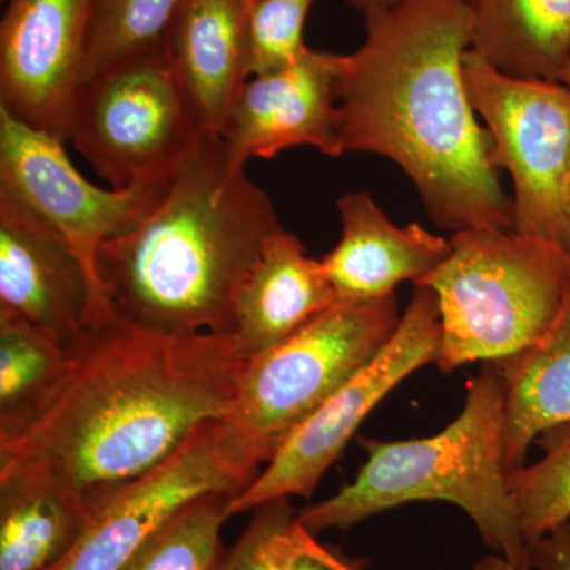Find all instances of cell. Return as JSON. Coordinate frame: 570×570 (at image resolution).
<instances>
[{"label":"cell","mask_w":570,"mask_h":570,"mask_svg":"<svg viewBox=\"0 0 570 570\" xmlns=\"http://www.w3.org/2000/svg\"><path fill=\"white\" fill-rule=\"evenodd\" d=\"M69 352L47 404L0 439V482L47 483L92 513L170 459L195 428L227 417L247 363L234 336L151 332L111 307Z\"/></svg>","instance_id":"6da1fadb"},{"label":"cell","mask_w":570,"mask_h":570,"mask_svg":"<svg viewBox=\"0 0 570 570\" xmlns=\"http://www.w3.org/2000/svg\"><path fill=\"white\" fill-rule=\"evenodd\" d=\"M365 28L337 80L343 151L395 163L438 227L513 230L493 140L464 85L472 45L466 2L400 0L366 13Z\"/></svg>","instance_id":"7a4b0ae2"},{"label":"cell","mask_w":570,"mask_h":570,"mask_svg":"<svg viewBox=\"0 0 570 570\" xmlns=\"http://www.w3.org/2000/svg\"><path fill=\"white\" fill-rule=\"evenodd\" d=\"M281 227L246 164L208 137L148 216L99 247L97 277L112 313L129 324L234 336L239 295Z\"/></svg>","instance_id":"3957f363"},{"label":"cell","mask_w":570,"mask_h":570,"mask_svg":"<svg viewBox=\"0 0 570 570\" xmlns=\"http://www.w3.org/2000/svg\"><path fill=\"white\" fill-rule=\"evenodd\" d=\"M360 445L367 456L354 482L296 512L307 532L346 531L409 502L444 501L466 513L494 553L528 562L509 494L502 385L493 363L472 379L459 417L438 434L406 441L362 438Z\"/></svg>","instance_id":"277c9868"},{"label":"cell","mask_w":570,"mask_h":570,"mask_svg":"<svg viewBox=\"0 0 570 570\" xmlns=\"http://www.w3.org/2000/svg\"><path fill=\"white\" fill-rule=\"evenodd\" d=\"M449 257L415 285L433 288L441 316L436 365L450 374L497 363L538 343L560 314L570 253L513 230H460Z\"/></svg>","instance_id":"5b68a950"},{"label":"cell","mask_w":570,"mask_h":570,"mask_svg":"<svg viewBox=\"0 0 570 570\" xmlns=\"http://www.w3.org/2000/svg\"><path fill=\"white\" fill-rule=\"evenodd\" d=\"M400 318L395 295L336 302L275 347L247 358L238 397L220 420L228 448L261 472L337 390L381 354Z\"/></svg>","instance_id":"8992f818"},{"label":"cell","mask_w":570,"mask_h":570,"mask_svg":"<svg viewBox=\"0 0 570 570\" xmlns=\"http://www.w3.org/2000/svg\"><path fill=\"white\" fill-rule=\"evenodd\" d=\"M208 137L160 43L86 80L69 140L111 189L124 190L170 184Z\"/></svg>","instance_id":"52a82bcc"},{"label":"cell","mask_w":570,"mask_h":570,"mask_svg":"<svg viewBox=\"0 0 570 570\" xmlns=\"http://www.w3.org/2000/svg\"><path fill=\"white\" fill-rule=\"evenodd\" d=\"M469 100L512 179V227L570 253V92L561 82L502 73L469 48Z\"/></svg>","instance_id":"ba28073f"},{"label":"cell","mask_w":570,"mask_h":570,"mask_svg":"<svg viewBox=\"0 0 570 570\" xmlns=\"http://www.w3.org/2000/svg\"><path fill=\"white\" fill-rule=\"evenodd\" d=\"M396 332L381 354L346 382L288 439L247 489L230 499L228 517L249 512L276 498L309 499L373 409L420 367L436 363L441 351L438 296L414 285Z\"/></svg>","instance_id":"9c48e42d"},{"label":"cell","mask_w":570,"mask_h":570,"mask_svg":"<svg viewBox=\"0 0 570 570\" xmlns=\"http://www.w3.org/2000/svg\"><path fill=\"white\" fill-rule=\"evenodd\" d=\"M258 474L228 448L220 420L202 423L170 459L99 505L50 570H122L184 505L205 494L236 497Z\"/></svg>","instance_id":"30bf717a"},{"label":"cell","mask_w":570,"mask_h":570,"mask_svg":"<svg viewBox=\"0 0 570 570\" xmlns=\"http://www.w3.org/2000/svg\"><path fill=\"white\" fill-rule=\"evenodd\" d=\"M167 187L118 190L94 186L71 164L63 141L0 108V190L58 228L99 287V247L140 224Z\"/></svg>","instance_id":"8fae6325"},{"label":"cell","mask_w":570,"mask_h":570,"mask_svg":"<svg viewBox=\"0 0 570 570\" xmlns=\"http://www.w3.org/2000/svg\"><path fill=\"white\" fill-rule=\"evenodd\" d=\"M0 108L66 142L86 82L91 0H2Z\"/></svg>","instance_id":"7c38bea8"},{"label":"cell","mask_w":570,"mask_h":570,"mask_svg":"<svg viewBox=\"0 0 570 570\" xmlns=\"http://www.w3.org/2000/svg\"><path fill=\"white\" fill-rule=\"evenodd\" d=\"M0 307L20 314L70 351L108 306L69 239L0 190Z\"/></svg>","instance_id":"4fadbf2b"},{"label":"cell","mask_w":570,"mask_h":570,"mask_svg":"<svg viewBox=\"0 0 570 570\" xmlns=\"http://www.w3.org/2000/svg\"><path fill=\"white\" fill-rule=\"evenodd\" d=\"M344 56L307 47L294 62L250 77L228 112L219 140L242 163L273 159L295 146L343 156L337 80Z\"/></svg>","instance_id":"5bb4252c"},{"label":"cell","mask_w":570,"mask_h":570,"mask_svg":"<svg viewBox=\"0 0 570 570\" xmlns=\"http://www.w3.org/2000/svg\"><path fill=\"white\" fill-rule=\"evenodd\" d=\"M257 0H179L163 37L165 58L206 134L219 137L250 78Z\"/></svg>","instance_id":"9a60e30c"},{"label":"cell","mask_w":570,"mask_h":570,"mask_svg":"<svg viewBox=\"0 0 570 570\" xmlns=\"http://www.w3.org/2000/svg\"><path fill=\"white\" fill-rule=\"evenodd\" d=\"M343 235L322 258L337 302H371L395 295L401 283L417 284L449 257L452 245L420 224L397 227L370 193L337 198Z\"/></svg>","instance_id":"2e32d148"},{"label":"cell","mask_w":570,"mask_h":570,"mask_svg":"<svg viewBox=\"0 0 570 570\" xmlns=\"http://www.w3.org/2000/svg\"><path fill=\"white\" fill-rule=\"evenodd\" d=\"M336 302L322 262L309 257L302 242L281 227L239 295L236 346L247 358L262 354Z\"/></svg>","instance_id":"e0dca14e"},{"label":"cell","mask_w":570,"mask_h":570,"mask_svg":"<svg viewBox=\"0 0 570 570\" xmlns=\"http://www.w3.org/2000/svg\"><path fill=\"white\" fill-rule=\"evenodd\" d=\"M493 365L502 385V452L509 474L524 466L540 434L570 425V285L549 332Z\"/></svg>","instance_id":"ac0fdd59"},{"label":"cell","mask_w":570,"mask_h":570,"mask_svg":"<svg viewBox=\"0 0 570 570\" xmlns=\"http://www.w3.org/2000/svg\"><path fill=\"white\" fill-rule=\"evenodd\" d=\"M471 50L519 78L557 81L570 55V0H464Z\"/></svg>","instance_id":"d6986e66"},{"label":"cell","mask_w":570,"mask_h":570,"mask_svg":"<svg viewBox=\"0 0 570 570\" xmlns=\"http://www.w3.org/2000/svg\"><path fill=\"white\" fill-rule=\"evenodd\" d=\"M91 515L77 498L47 483L0 482V570H50Z\"/></svg>","instance_id":"ffe728a7"},{"label":"cell","mask_w":570,"mask_h":570,"mask_svg":"<svg viewBox=\"0 0 570 570\" xmlns=\"http://www.w3.org/2000/svg\"><path fill=\"white\" fill-rule=\"evenodd\" d=\"M70 352L20 314L0 307V439L20 431L59 387Z\"/></svg>","instance_id":"44dd1931"},{"label":"cell","mask_w":570,"mask_h":570,"mask_svg":"<svg viewBox=\"0 0 570 570\" xmlns=\"http://www.w3.org/2000/svg\"><path fill=\"white\" fill-rule=\"evenodd\" d=\"M538 439L543 459L508 474L527 549L570 521V425L551 428Z\"/></svg>","instance_id":"7402d4cb"},{"label":"cell","mask_w":570,"mask_h":570,"mask_svg":"<svg viewBox=\"0 0 570 570\" xmlns=\"http://www.w3.org/2000/svg\"><path fill=\"white\" fill-rule=\"evenodd\" d=\"M234 494L212 493L184 505L122 570H217L220 532Z\"/></svg>","instance_id":"603a6c76"},{"label":"cell","mask_w":570,"mask_h":570,"mask_svg":"<svg viewBox=\"0 0 570 570\" xmlns=\"http://www.w3.org/2000/svg\"><path fill=\"white\" fill-rule=\"evenodd\" d=\"M179 0H91L86 80L135 52L163 43Z\"/></svg>","instance_id":"cb8c5ba5"},{"label":"cell","mask_w":570,"mask_h":570,"mask_svg":"<svg viewBox=\"0 0 570 570\" xmlns=\"http://www.w3.org/2000/svg\"><path fill=\"white\" fill-rule=\"evenodd\" d=\"M253 520L217 570H332L299 549L291 498H276L254 510Z\"/></svg>","instance_id":"d4e9b609"},{"label":"cell","mask_w":570,"mask_h":570,"mask_svg":"<svg viewBox=\"0 0 570 570\" xmlns=\"http://www.w3.org/2000/svg\"><path fill=\"white\" fill-rule=\"evenodd\" d=\"M314 0H257L250 77L283 69L306 50L303 31Z\"/></svg>","instance_id":"484cf974"},{"label":"cell","mask_w":570,"mask_h":570,"mask_svg":"<svg viewBox=\"0 0 570 570\" xmlns=\"http://www.w3.org/2000/svg\"><path fill=\"white\" fill-rule=\"evenodd\" d=\"M527 550L532 570H570V521Z\"/></svg>","instance_id":"4316f807"},{"label":"cell","mask_w":570,"mask_h":570,"mask_svg":"<svg viewBox=\"0 0 570 570\" xmlns=\"http://www.w3.org/2000/svg\"><path fill=\"white\" fill-rule=\"evenodd\" d=\"M295 539L298 543L299 549L306 551L311 557L316 560L324 562L332 570H362V561H351L346 557L340 553V551L330 549L324 543L318 542L316 535L307 532L298 521H295Z\"/></svg>","instance_id":"83f0119b"},{"label":"cell","mask_w":570,"mask_h":570,"mask_svg":"<svg viewBox=\"0 0 570 570\" xmlns=\"http://www.w3.org/2000/svg\"><path fill=\"white\" fill-rule=\"evenodd\" d=\"M474 570H532L528 562L509 561L508 558L501 557V554H490V557L482 558V560L475 562Z\"/></svg>","instance_id":"f1b7e54d"},{"label":"cell","mask_w":570,"mask_h":570,"mask_svg":"<svg viewBox=\"0 0 570 570\" xmlns=\"http://www.w3.org/2000/svg\"><path fill=\"white\" fill-rule=\"evenodd\" d=\"M356 10L363 11V14L371 13V11H379L390 9L396 6L400 0H347Z\"/></svg>","instance_id":"f546056e"},{"label":"cell","mask_w":570,"mask_h":570,"mask_svg":"<svg viewBox=\"0 0 570 570\" xmlns=\"http://www.w3.org/2000/svg\"><path fill=\"white\" fill-rule=\"evenodd\" d=\"M557 81L561 82V85L564 86V88L570 92V55L569 58L566 59V62L562 63L560 73H558Z\"/></svg>","instance_id":"4dcf8cb0"}]
</instances>
